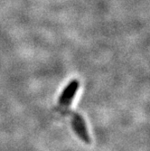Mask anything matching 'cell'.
<instances>
[{
	"label": "cell",
	"mask_w": 150,
	"mask_h": 151,
	"mask_svg": "<svg viewBox=\"0 0 150 151\" xmlns=\"http://www.w3.org/2000/svg\"><path fill=\"white\" fill-rule=\"evenodd\" d=\"M79 87H80L79 81L72 80L70 83L64 88L62 94L60 95L59 100H58V109L62 114H65L69 111V108L72 102L73 98L75 97Z\"/></svg>",
	"instance_id": "1"
},
{
	"label": "cell",
	"mask_w": 150,
	"mask_h": 151,
	"mask_svg": "<svg viewBox=\"0 0 150 151\" xmlns=\"http://www.w3.org/2000/svg\"><path fill=\"white\" fill-rule=\"evenodd\" d=\"M65 115L71 116L72 126V129H73L74 132L76 133V135L83 142H85L86 144H90V135H89L88 130H87L86 123H85L84 119H83V117L80 116L76 112H72L70 111H68L65 113Z\"/></svg>",
	"instance_id": "2"
}]
</instances>
